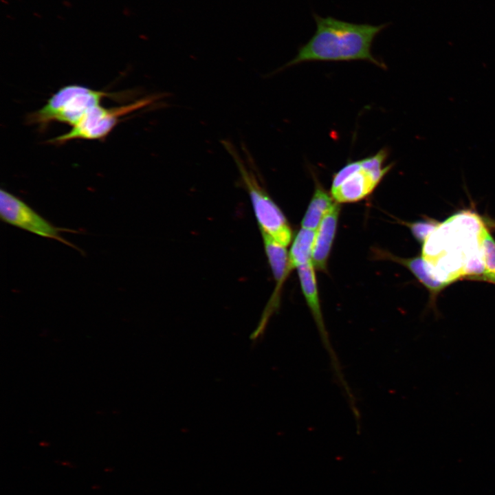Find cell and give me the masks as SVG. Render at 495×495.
Returning a JSON list of instances; mask_svg holds the SVG:
<instances>
[{
    "mask_svg": "<svg viewBox=\"0 0 495 495\" xmlns=\"http://www.w3.org/2000/svg\"><path fill=\"white\" fill-rule=\"evenodd\" d=\"M314 34L301 46L285 67L311 61L366 60L381 68L385 65L371 52L375 37L389 23H354L314 14Z\"/></svg>",
    "mask_w": 495,
    "mask_h": 495,
    "instance_id": "cell-1",
    "label": "cell"
},
{
    "mask_svg": "<svg viewBox=\"0 0 495 495\" xmlns=\"http://www.w3.org/2000/svg\"><path fill=\"white\" fill-rule=\"evenodd\" d=\"M221 143L239 169L262 234L268 235L285 247L287 246L292 239L291 228L282 211L260 185L253 166L250 164L252 158L250 153L245 148H243L245 151V161L231 142L222 140Z\"/></svg>",
    "mask_w": 495,
    "mask_h": 495,
    "instance_id": "cell-2",
    "label": "cell"
},
{
    "mask_svg": "<svg viewBox=\"0 0 495 495\" xmlns=\"http://www.w3.org/2000/svg\"><path fill=\"white\" fill-rule=\"evenodd\" d=\"M118 94L95 90L78 85L61 87L41 109L28 116V123L45 130L53 122L74 126L94 107L100 104L104 98H116Z\"/></svg>",
    "mask_w": 495,
    "mask_h": 495,
    "instance_id": "cell-3",
    "label": "cell"
},
{
    "mask_svg": "<svg viewBox=\"0 0 495 495\" xmlns=\"http://www.w3.org/2000/svg\"><path fill=\"white\" fill-rule=\"evenodd\" d=\"M388 151L382 148L375 155L347 163L332 179L331 195L336 202L351 203L369 195L391 168L385 166Z\"/></svg>",
    "mask_w": 495,
    "mask_h": 495,
    "instance_id": "cell-4",
    "label": "cell"
},
{
    "mask_svg": "<svg viewBox=\"0 0 495 495\" xmlns=\"http://www.w3.org/2000/svg\"><path fill=\"white\" fill-rule=\"evenodd\" d=\"M156 99L155 96H151L120 107L105 108L100 104L94 107L70 131L52 139L50 142L61 144L73 140L104 139L120 121L122 116L146 107Z\"/></svg>",
    "mask_w": 495,
    "mask_h": 495,
    "instance_id": "cell-5",
    "label": "cell"
},
{
    "mask_svg": "<svg viewBox=\"0 0 495 495\" xmlns=\"http://www.w3.org/2000/svg\"><path fill=\"white\" fill-rule=\"evenodd\" d=\"M0 217L6 223L76 248L60 235L67 229L54 226L19 197L3 189L0 190Z\"/></svg>",
    "mask_w": 495,
    "mask_h": 495,
    "instance_id": "cell-6",
    "label": "cell"
},
{
    "mask_svg": "<svg viewBox=\"0 0 495 495\" xmlns=\"http://www.w3.org/2000/svg\"><path fill=\"white\" fill-rule=\"evenodd\" d=\"M312 261L297 267L302 291L309 309L311 313L316 327L320 333L323 345L330 357L331 366L344 392L350 391V388L346 382L340 362L334 351L329 340V336L324 322L319 295L316 284V278Z\"/></svg>",
    "mask_w": 495,
    "mask_h": 495,
    "instance_id": "cell-7",
    "label": "cell"
},
{
    "mask_svg": "<svg viewBox=\"0 0 495 495\" xmlns=\"http://www.w3.org/2000/svg\"><path fill=\"white\" fill-rule=\"evenodd\" d=\"M339 212L340 205L336 202L316 230L311 260L314 267L317 270L326 269L336 232Z\"/></svg>",
    "mask_w": 495,
    "mask_h": 495,
    "instance_id": "cell-8",
    "label": "cell"
},
{
    "mask_svg": "<svg viewBox=\"0 0 495 495\" xmlns=\"http://www.w3.org/2000/svg\"><path fill=\"white\" fill-rule=\"evenodd\" d=\"M397 263L406 267L416 278L427 289L430 294V307L436 311V300L439 294L454 283L452 280H441L435 278L427 259L417 256L412 258L392 257Z\"/></svg>",
    "mask_w": 495,
    "mask_h": 495,
    "instance_id": "cell-9",
    "label": "cell"
},
{
    "mask_svg": "<svg viewBox=\"0 0 495 495\" xmlns=\"http://www.w3.org/2000/svg\"><path fill=\"white\" fill-rule=\"evenodd\" d=\"M336 201L317 182L312 198L302 220V228L316 230Z\"/></svg>",
    "mask_w": 495,
    "mask_h": 495,
    "instance_id": "cell-10",
    "label": "cell"
},
{
    "mask_svg": "<svg viewBox=\"0 0 495 495\" xmlns=\"http://www.w3.org/2000/svg\"><path fill=\"white\" fill-rule=\"evenodd\" d=\"M316 230L301 228L295 236L289 254V270L312 261Z\"/></svg>",
    "mask_w": 495,
    "mask_h": 495,
    "instance_id": "cell-11",
    "label": "cell"
},
{
    "mask_svg": "<svg viewBox=\"0 0 495 495\" xmlns=\"http://www.w3.org/2000/svg\"><path fill=\"white\" fill-rule=\"evenodd\" d=\"M265 251L271 267L273 276L277 282L285 279L289 270V254L285 246L281 245L267 234H262Z\"/></svg>",
    "mask_w": 495,
    "mask_h": 495,
    "instance_id": "cell-12",
    "label": "cell"
},
{
    "mask_svg": "<svg viewBox=\"0 0 495 495\" xmlns=\"http://www.w3.org/2000/svg\"><path fill=\"white\" fill-rule=\"evenodd\" d=\"M478 236L483 261V272L479 280L495 285V239L484 226L481 227Z\"/></svg>",
    "mask_w": 495,
    "mask_h": 495,
    "instance_id": "cell-13",
    "label": "cell"
},
{
    "mask_svg": "<svg viewBox=\"0 0 495 495\" xmlns=\"http://www.w3.org/2000/svg\"><path fill=\"white\" fill-rule=\"evenodd\" d=\"M412 236L422 245L425 244L429 236L437 229L440 223L435 219H426L412 223H407Z\"/></svg>",
    "mask_w": 495,
    "mask_h": 495,
    "instance_id": "cell-14",
    "label": "cell"
}]
</instances>
